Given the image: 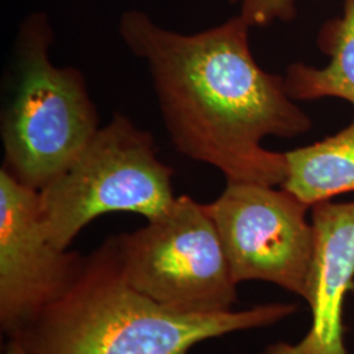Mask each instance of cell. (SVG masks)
Returning a JSON list of instances; mask_svg holds the SVG:
<instances>
[{
	"label": "cell",
	"mask_w": 354,
	"mask_h": 354,
	"mask_svg": "<svg viewBox=\"0 0 354 354\" xmlns=\"http://www.w3.org/2000/svg\"><path fill=\"white\" fill-rule=\"evenodd\" d=\"M251 26L238 13L198 33H178L143 11L122 13L118 33L143 61L165 130L177 151L216 168L227 183L281 187L285 152L266 137L294 138L313 120L286 92L283 76L254 61Z\"/></svg>",
	"instance_id": "6da1fadb"
},
{
	"label": "cell",
	"mask_w": 354,
	"mask_h": 354,
	"mask_svg": "<svg viewBox=\"0 0 354 354\" xmlns=\"http://www.w3.org/2000/svg\"><path fill=\"white\" fill-rule=\"evenodd\" d=\"M297 306L266 304L243 311L181 314L127 283L113 236L88 256L74 285L12 339L28 354H189L200 342L263 328Z\"/></svg>",
	"instance_id": "7a4b0ae2"
},
{
	"label": "cell",
	"mask_w": 354,
	"mask_h": 354,
	"mask_svg": "<svg viewBox=\"0 0 354 354\" xmlns=\"http://www.w3.org/2000/svg\"><path fill=\"white\" fill-rule=\"evenodd\" d=\"M53 29L32 13L16 38V84L1 117L3 168L39 192L71 165L100 129L86 77L50 57Z\"/></svg>",
	"instance_id": "3957f363"
},
{
	"label": "cell",
	"mask_w": 354,
	"mask_h": 354,
	"mask_svg": "<svg viewBox=\"0 0 354 354\" xmlns=\"http://www.w3.org/2000/svg\"><path fill=\"white\" fill-rule=\"evenodd\" d=\"M174 175L151 133L114 113L75 160L38 192L42 225L54 245L68 250L102 215L124 212L151 221L176 200Z\"/></svg>",
	"instance_id": "277c9868"
},
{
	"label": "cell",
	"mask_w": 354,
	"mask_h": 354,
	"mask_svg": "<svg viewBox=\"0 0 354 354\" xmlns=\"http://www.w3.org/2000/svg\"><path fill=\"white\" fill-rule=\"evenodd\" d=\"M113 238L127 283L152 301L181 314L232 310L238 283L205 203L178 196L145 227Z\"/></svg>",
	"instance_id": "5b68a950"
},
{
	"label": "cell",
	"mask_w": 354,
	"mask_h": 354,
	"mask_svg": "<svg viewBox=\"0 0 354 354\" xmlns=\"http://www.w3.org/2000/svg\"><path fill=\"white\" fill-rule=\"evenodd\" d=\"M205 207L238 285L270 282L307 299L315 252L314 226L307 219L310 206L282 188L227 183Z\"/></svg>",
	"instance_id": "8992f818"
},
{
	"label": "cell",
	"mask_w": 354,
	"mask_h": 354,
	"mask_svg": "<svg viewBox=\"0 0 354 354\" xmlns=\"http://www.w3.org/2000/svg\"><path fill=\"white\" fill-rule=\"evenodd\" d=\"M84 256L51 243L38 190L0 169V327L17 336L75 282Z\"/></svg>",
	"instance_id": "52a82bcc"
},
{
	"label": "cell",
	"mask_w": 354,
	"mask_h": 354,
	"mask_svg": "<svg viewBox=\"0 0 354 354\" xmlns=\"http://www.w3.org/2000/svg\"><path fill=\"white\" fill-rule=\"evenodd\" d=\"M311 223L315 252L306 299L311 326L299 342H274L260 354H348L344 304L354 283V201L314 205Z\"/></svg>",
	"instance_id": "ba28073f"
},
{
	"label": "cell",
	"mask_w": 354,
	"mask_h": 354,
	"mask_svg": "<svg viewBox=\"0 0 354 354\" xmlns=\"http://www.w3.org/2000/svg\"><path fill=\"white\" fill-rule=\"evenodd\" d=\"M317 48L329 64H290L283 75L288 95L297 102L340 99L354 108V0H342V15L320 26Z\"/></svg>",
	"instance_id": "9c48e42d"
},
{
	"label": "cell",
	"mask_w": 354,
	"mask_h": 354,
	"mask_svg": "<svg viewBox=\"0 0 354 354\" xmlns=\"http://www.w3.org/2000/svg\"><path fill=\"white\" fill-rule=\"evenodd\" d=\"M281 188L313 207L354 192V120L339 133L285 152Z\"/></svg>",
	"instance_id": "30bf717a"
},
{
	"label": "cell",
	"mask_w": 354,
	"mask_h": 354,
	"mask_svg": "<svg viewBox=\"0 0 354 354\" xmlns=\"http://www.w3.org/2000/svg\"><path fill=\"white\" fill-rule=\"evenodd\" d=\"M239 7V15L251 26H266L297 17V0H228Z\"/></svg>",
	"instance_id": "8fae6325"
},
{
	"label": "cell",
	"mask_w": 354,
	"mask_h": 354,
	"mask_svg": "<svg viewBox=\"0 0 354 354\" xmlns=\"http://www.w3.org/2000/svg\"><path fill=\"white\" fill-rule=\"evenodd\" d=\"M1 354H28L26 353L23 344L17 339H8V342L6 345V349Z\"/></svg>",
	"instance_id": "7c38bea8"
}]
</instances>
